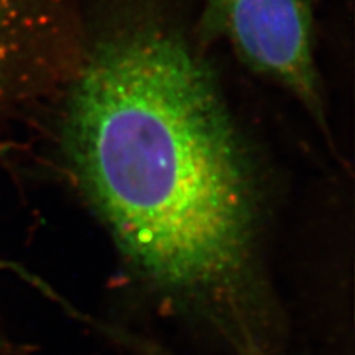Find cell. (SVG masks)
<instances>
[{
    "label": "cell",
    "mask_w": 355,
    "mask_h": 355,
    "mask_svg": "<svg viewBox=\"0 0 355 355\" xmlns=\"http://www.w3.org/2000/svg\"><path fill=\"white\" fill-rule=\"evenodd\" d=\"M79 18L80 0H0V128L49 83Z\"/></svg>",
    "instance_id": "cell-3"
},
{
    "label": "cell",
    "mask_w": 355,
    "mask_h": 355,
    "mask_svg": "<svg viewBox=\"0 0 355 355\" xmlns=\"http://www.w3.org/2000/svg\"><path fill=\"white\" fill-rule=\"evenodd\" d=\"M200 40L224 39L249 69L282 85L326 128L314 55V0H205Z\"/></svg>",
    "instance_id": "cell-2"
},
{
    "label": "cell",
    "mask_w": 355,
    "mask_h": 355,
    "mask_svg": "<svg viewBox=\"0 0 355 355\" xmlns=\"http://www.w3.org/2000/svg\"><path fill=\"white\" fill-rule=\"evenodd\" d=\"M108 336L113 338L116 342L121 343L128 348H130L133 352L138 355H178L172 351H168L166 348L157 345V343L146 340L137 338L133 335H129V333L119 330V329H113L110 326H103L101 327ZM241 355H277L274 351H259V352H252V354H241Z\"/></svg>",
    "instance_id": "cell-4"
},
{
    "label": "cell",
    "mask_w": 355,
    "mask_h": 355,
    "mask_svg": "<svg viewBox=\"0 0 355 355\" xmlns=\"http://www.w3.org/2000/svg\"><path fill=\"white\" fill-rule=\"evenodd\" d=\"M180 12V0H89L65 157L154 291L206 314L236 354L272 349L250 268V164Z\"/></svg>",
    "instance_id": "cell-1"
}]
</instances>
